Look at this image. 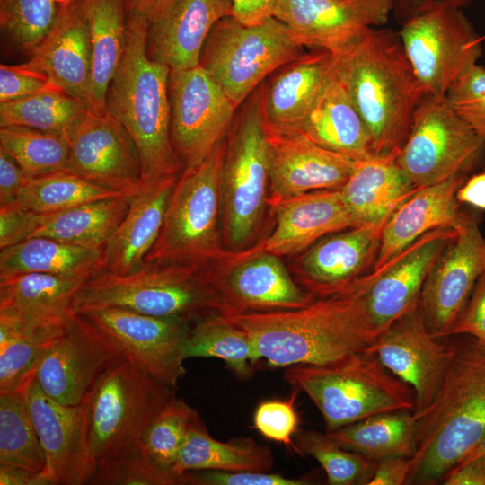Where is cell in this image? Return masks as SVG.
I'll return each instance as SVG.
<instances>
[{"instance_id":"6da1fadb","label":"cell","mask_w":485,"mask_h":485,"mask_svg":"<svg viewBox=\"0 0 485 485\" xmlns=\"http://www.w3.org/2000/svg\"><path fill=\"white\" fill-rule=\"evenodd\" d=\"M222 315L250 335L258 361L269 367L336 364L368 351L379 335L356 283L296 309Z\"/></svg>"},{"instance_id":"7a4b0ae2","label":"cell","mask_w":485,"mask_h":485,"mask_svg":"<svg viewBox=\"0 0 485 485\" xmlns=\"http://www.w3.org/2000/svg\"><path fill=\"white\" fill-rule=\"evenodd\" d=\"M337 76L372 140L374 155L400 150L425 93L392 31L372 27L339 54Z\"/></svg>"},{"instance_id":"3957f363","label":"cell","mask_w":485,"mask_h":485,"mask_svg":"<svg viewBox=\"0 0 485 485\" xmlns=\"http://www.w3.org/2000/svg\"><path fill=\"white\" fill-rule=\"evenodd\" d=\"M149 25L144 16L127 13L124 54L107 94V110L137 147L142 183L179 177L183 171L171 138V71L147 55Z\"/></svg>"},{"instance_id":"277c9868","label":"cell","mask_w":485,"mask_h":485,"mask_svg":"<svg viewBox=\"0 0 485 485\" xmlns=\"http://www.w3.org/2000/svg\"><path fill=\"white\" fill-rule=\"evenodd\" d=\"M485 435V346L461 348L428 410L419 418L408 483L444 480Z\"/></svg>"},{"instance_id":"5b68a950","label":"cell","mask_w":485,"mask_h":485,"mask_svg":"<svg viewBox=\"0 0 485 485\" xmlns=\"http://www.w3.org/2000/svg\"><path fill=\"white\" fill-rule=\"evenodd\" d=\"M214 264L144 261L127 274L102 271L79 289L74 313L114 306L189 323L222 314L224 305L213 283Z\"/></svg>"},{"instance_id":"8992f818","label":"cell","mask_w":485,"mask_h":485,"mask_svg":"<svg viewBox=\"0 0 485 485\" xmlns=\"http://www.w3.org/2000/svg\"><path fill=\"white\" fill-rule=\"evenodd\" d=\"M285 381L321 412L326 433L385 412L414 411L415 394L370 351L341 362L287 367Z\"/></svg>"},{"instance_id":"52a82bcc","label":"cell","mask_w":485,"mask_h":485,"mask_svg":"<svg viewBox=\"0 0 485 485\" xmlns=\"http://www.w3.org/2000/svg\"><path fill=\"white\" fill-rule=\"evenodd\" d=\"M261 91L247 101L226 137L221 172L222 231L228 255L251 247L269 207L272 147Z\"/></svg>"},{"instance_id":"ba28073f","label":"cell","mask_w":485,"mask_h":485,"mask_svg":"<svg viewBox=\"0 0 485 485\" xmlns=\"http://www.w3.org/2000/svg\"><path fill=\"white\" fill-rule=\"evenodd\" d=\"M226 137L199 164L183 169L159 236L145 261L217 263L227 256L222 231L221 172Z\"/></svg>"},{"instance_id":"9c48e42d","label":"cell","mask_w":485,"mask_h":485,"mask_svg":"<svg viewBox=\"0 0 485 485\" xmlns=\"http://www.w3.org/2000/svg\"><path fill=\"white\" fill-rule=\"evenodd\" d=\"M174 395V389L124 358L110 367L82 403L84 445L93 472L98 463L138 442Z\"/></svg>"},{"instance_id":"30bf717a","label":"cell","mask_w":485,"mask_h":485,"mask_svg":"<svg viewBox=\"0 0 485 485\" xmlns=\"http://www.w3.org/2000/svg\"><path fill=\"white\" fill-rule=\"evenodd\" d=\"M304 54V46L278 18L247 25L230 15L212 28L199 66L238 108L266 76Z\"/></svg>"},{"instance_id":"8fae6325","label":"cell","mask_w":485,"mask_h":485,"mask_svg":"<svg viewBox=\"0 0 485 485\" xmlns=\"http://www.w3.org/2000/svg\"><path fill=\"white\" fill-rule=\"evenodd\" d=\"M485 149L480 137L446 96L425 94L412 119L398 163L416 189L463 175Z\"/></svg>"},{"instance_id":"7c38bea8","label":"cell","mask_w":485,"mask_h":485,"mask_svg":"<svg viewBox=\"0 0 485 485\" xmlns=\"http://www.w3.org/2000/svg\"><path fill=\"white\" fill-rule=\"evenodd\" d=\"M399 37L425 94L445 96L482 54V39L463 8L445 1L403 22Z\"/></svg>"},{"instance_id":"4fadbf2b","label":"cell","mask_w":485,"mask_h":485,"mask_svg":"<svg viewBox=\"0 0 485 485\" xmlns=\"http://www.w3.org/2000/svg\"><path fill=\"white\" fill-rule=\"evenodd\" d=\"M77 313L143 374L172 389L177 387L186 373L185 341L191 323L114 306Z\"/></svg>"},{"instance_id":"5bb4252c","label":"cell","mask_w":485,"mask_h":485,"mask_svg":"<svg viewBox=\"0 0 485 485\" xmlns=\"http://www.w3.org/2000/svg\"><path fill=\"white\" fill-rule=\"evenodd\" d=\"M171 138L183 169L203 162L223 141L236 107L200 66L171 71Z\"/></svg>"},{"instance_id":"9a60e30c","label":"cell","mask_w":485,"mask_h":485,"mask_svg":"<svg viewBox=\"0 0 485 485\" xmlns=\"http://www.w3.org/2000/svg\"><path fill=\"white\" fill-rule=\"evenodd\" d=\"M485 272V237L477 220L464 214L431 268L419 296L425 323L437 339L450 336L476 283Z\"/></svg>"},{"instance_id":"2e32d148","label":"cell","mask_w":485,"mask_h":485,"mask_svg":"<svg viewBox=\"0 0 485 485\" xmlns=\"http://www.w3.org/2000/svg\"><path fill=\"white\" fill-rule=\"evenodd\" d=\"M456 349L429 331L419 302L383 331L368 351L411 387L413 413L419 418L435 400Z\"/></svg>"},{"instance_id":"e0dca14e","label":"cell","mask_w":485,"mask_h":485,"mask_svg":"<svg viewBox=\"0 0 485 485\" xmlns=\"http://www.w3.org/2000/svg\"><path fill=\"white\" fill-rule=\"evenodd\" d=\"M66 171L96 185L132 196L141 186L137 147L122 124L108 110H86L66 135Z\"/></svg>"},{"instance_id":"ac0fdd59","label":"cell","mask_w":485,"mask_h":485,"mask_svg":"<svg viewBox=\"0 0 485 485\" xmlns=\"http://www.w3.org/2000/svg\"><path fill=\"white\" fill-rule=\"evenodd\" d=\"M122 358L98 330L75 313L42 356L33 376L49 397L64 405L77 406L97 380Z\"/></svg>"},{"instance_id":"d6986e66","label":"cell","mask_w":485,"mask_h":485,"mask_svg":"<svg viewBox=\"0 0 485 485\" xmlns=\"http://www.w3.org/2000/svg\"><path fill=\"white\" fill-rule=\"evenodd\" d=\"M214 265L213 283L224 313L303 307L316 297L295 281L280 257L268 253L228 255Z\"/></svg>"},{"instance_id":"ffe728a7","label":"cell","mask_w":485,"mask_h":485,"mask_svg":"<svg viewBox=\"0 0 485 485\" xmlns=\"http://www.w3.org/2000/svg\"><path fill=\"white\" fill-rule=\"evenodd\" d=\"M456 235L452 228L432 230L401 251L381 269L356 284L365 300L370 322L380 334L419 302L424 282L445 245Z\"/></svg>"},{"instance_id":"44dd1931","label":"cell","mask_w":485,"mask_h":485,"mask_svg":"<svg viewBox=\"0 0 485 485\" xmlns=\"http://www.w3.org/2000/svg\"><path fill=\"white\" fill-rule=\"evenodd\" d=\"M392 10L393 0H278L274 17L304 47L340 54Z\"/></svg>"},{"instance_id":"7402d4cb","label":"cell","mask_w":485,"mask_h":485,"mask_svg":"<svg viewBox=\"0 0 485 485\" xmlns=\"http://www.w3.org/2000/svg\"><path fill=\"white\" fill-rule=\"evenodd\" d=\"M388 218L328 234L303 251L297 282L318 298L348 290L373 269Z\"/></svg>"},{"instance_id":"603a6c76","label":"cell","mask_w":485,"mask_h":485,"mask_svg":"<svg viewBox=\"0 0 485 485\" xmlns=\"http://www.w3.org/2000/svg\"><path fill=\"white\" fill-rule=\"evenodd\" d=\"M45 455L44 472L55 485H84L93 473L83 437V405L61 404L46 394L34 376L21 389Z\"/></svg>"},{"instance_id":"cb8c5ba5","label":"cell","mask_w":485,"mask_h":485,"mask_svg":"<svg viewBox=\"0 0 485 485\" xmlns=\"http://www.w3.org/2000/svg\"><path fill=\"white\" fill-rule=\"evenodd\" d=\"M268 133L272 147L269 207L310 191L341 190L353 172L356 161L301 133Z\"/></svg>"},{"instance_id":"d4e9b609","label":"cell","mask_w":485,"mask_h":485,"mask_svg":"<svg viewBox=\"0 0 485 485\" xmlns=\"http://www.w3.org/2000/svg\"><path fill=\"white\" fill-rule=\"evenodd\" d=\"M271 208L276 214L273 230L260 243L239 253L293 255L304 251L328 234L357 226L340 190L303 193Z\"/></svg>"},{"instance_id":"484cf974","label":"cell","mask_w":485,"mask_h":485,"mask_svg":"<svg viewBox=\"0 0 485 485\" xmlns=\"http://www.w3.org/2000/svg\"><path fill=\"white\" fill-rule=\"evenodd\" d=\"M339 54L320 49L282 66L261 91L266 128L277 134L299 133L319 96L335 75Z\"/></svg>"},{"instance_id":"4316f807","label":"cell","mask_w":485,"mask_h":485,"mask_svg":"<svg viewBox=\"0 0 485 485\" xmlns=\"http://www.w3.org/2000/svg\"><path fill=\"white\" fill-rule=\"evenodd\" d=\"M232 9V0H176L149 25L148 57L170 71L198 66L212 28Z\"/></svg>"},{"instance_id":"83f0119b","label":"cell","mask_w":485,"mask_h":485,"mask_svg":"<svg viewBox=\"0 0 485 485\" xmlns=\"http://www.w3.org/2000/svg\"><path fill=\"white\" fill-rule=\"evenodd\" d=\"M30 56L26 66L45 74L56 86L87 104L92 54L82 0L59 5L55 24Z\"/></svg>"},{"instance_id":"f1b7e54d","label":"cell","mask_w":485,"mask_h":485,"mask_svg":"<svg viewBox=\"0 0 485 485\" xmlns=\"http://www.w3.org/2000/svg\"><path fill=\"white\" fill-rule=\"evenodd\" d=\"M463 175L419 188L388 217L371 271L377 270L423 234L439 228L460 226L464 213L458 208L456 192Z\"/></svg>"},{"instance_id":"f546056e","label":"cell","mask_w":485,"mask_h":485,"mask_svg":"<svg viewBox=\"0 0 485 485\" xmlns=\"http://www.w3.org/2000/svg\"><path fill=\"white\" fill-rule=\"evenodd\" d=\"M177 179L142 183L129 196L125 217L102 249L104 271L127 274L145 261L159 236Z\"/></svg>"},{"instance_id":"4dcf8cb0","label":"cell","mask_w":485,"mask_h":485,"mask_svg":"<svg viewBox=\"0 0 485 485\" xmlns=\"http://www.w3.org/2000/svg\"><path fill=\"white\" fill-rule=\"evenodd\" d=\"M85 279L28 272L0 277V319L17 327L67 322Z\"/></svg>"},{"instance_id":"1f68e13d","label":"cell","mask_w":485,"mask_h":485,"mask_svg":"<svg viewBox=\"0 0 485 485\" xmlns=\"http://www.w3.org/2000/svg\"><path fill=\"white\" fill-rule=\"evenodd\" d=\"M400 150L356 162L340 190L357 226L388 218L418 190L398 163Z\"/></svg>"},{"instance_id":"d6a6232c","label":"cell","mask_w":485,"mask_h":485,"mask_svg":"<svg viewBox=\"0 0 485 485\" xmlns=\"http://www.w3.org/2000/svg\"><path fill=\"white\" fill-rule=\"evenodd\" d=\"M299 133L320 146L356 162L374 155L368 130L337 76V70Z\"/></svg>"},{"instance_id":"836d02e7","label":"cell","mask_w":485,"mask_h":485,"mask_svg":"<svg viewBox=\"0 0 485 485\" xmlns=\"http://www.w3.org/2000/svg\"><path fill=\"white\" fill-rule=\"evenodd\" d=\"M129 196L92 201L57 212L31 213L25 239L47 237L102 250L125 217Z\"/></svg>"},{"instance_id":"e575fe53","label":"cell","mask_w":485,"mask_h":485,"mask_svg":"<svg viewBox=\"0 0 485 485\" xmlns=\"http://www.w3.org/2000/svg\"><path fill=\"white\" fill-rule=\"evenodd\" d=\"M82 3L92 54L87 105L90 110L102 114L107 111L108 90L124 54L127 9L123 0H82Z\"/></svg>"},{"instance_id":"d590c367","label":"cell","mask_w":485,"mask_h":485,"mask_svg":"<svg viewBox=\"0 0 485 485\" xmlns=\"http://www.w3.org/2000/svg\"><path fill=\"white\" fill-rule=\"evenodd\" d=\"M102 271V250L47 237L28 238L0 251V277L38 272L88 280Z\"/></svg>"},{"instance_id":"8d00e7d4","label":"cell","mask_w":485,"mask_h":485,"mask_svg":"<svg viewBox=\"0 0 485 485\" xmlns=\"http://www.w3.org/2000/svg\"><path fill=\"white\" fill-rule=\"evenodd\" d=\"M418 421L413 411L385 412L326 434L340 446L374 462L411 457L416 452Z\"/></svg>"},{"instance_id":"74e56055","label":"cell","mask_w":485,"mask_h":485,"mask_svg":"<svg viewBox=\"0 0 485 485\" xmlns=\"http://www.w3.org/2000/svg\"><path fill=\"white\" fill-rule=\"evenodd\" d=\"M272 465L269 448L249 438L218 441L207 433L202 423L189 432L172 473L179 484L180 476L189 471L269 472Z\"/></svg>"},{"instance_id":"f35d334b","label":"cell","mask_w":485,"mask_h":485,"mask_svg":"<svg viewBox=\"0 0 485 485\" xmlns=\"http://www.w3.org/2000/svg\"><path fill=\"white\" fill-rule=\"evenodd\" d=\"M186 359L217 358L240 377H247L258 361L250 335L222 314L191 323L185 341Z\"/></svg>"},{"instance_id":"ab89813d","label":"cell","mask_w":485,"mask_h":485,"mask_svg":"<svg viewBox=\"0 0 485 485\" xmlns=\"http://www.w3.org/2000/svg\"><path fill=\"white\" fill-rule=\"evenodd\" d=\"M72 320L25 328L0 324V392L22 388L33 376L42 356Z\"/></svg>"},{"instance_id":"60d3db41","label":"cell","mask_w":485,"mask_h":485,"mask_svg":"<svg viewBox=\"0 0 485 485\" xmlns=\"http://www.w3.org/2000/svg\"><path fill=\"white\" fill-rule=\"evenodd\" d=\"M88 109L85 102L54 87L0 102V127L21 126L66 136Z\"/></svg>"},{"instance_id":"b9f144b4","label":"cell","mask_w":485,"mask_h":485,"mask_svg":"<svg viewBox=\"0 0 485 485\" xmlns=\"http://www.w3.org/2000/svg\"><path fill=\"white\" fill-rule=\"evenodd\" d=\"M120 196L126 195L61 171L30 177L13 203L31 213L44 214Z\"/></svg>"},{"instance_id":"7bdbcfd3","label":"cell","mask_w":485,"mask_h":485,"mask_svg":"<svg viewBox=\"0 0 485 485\" xmlns=\"http://www.w3.org/2000/svg\"><path fill=\"white\" fill-rule=\"evenodd\" d=\"M0 463L45 470L44 452L22 390L0 392Z\"/></svg>"},{"instance_id":"ee69618b","label":"cell","mask_w":485,"mask_h":485,"mask_svg":"<svg viewBox=\"0 0 485 485\" xmlns=\"http://www.w3.org/2000/svg\"><path fill=\"white\" fill-rule=\"evenodd\" d=\"M0 150L31 177L67 169L69 146L65 135L21 126L0 127Z\"/></svg>"},{"instance_id":"f6af8a7d","label":"cell","mask_w":485,"mask_h":485,"mask_svg":"<svg viewBox=\"0 0 485 485\" xmlns=\"http://www.w3.org/2000/svg\"><path fill=\"white\" fill-rule=\"evenodd\" d=\"M202 424L198 411L185 401L172 397L139 439L144 452L163 472L177 480L172 473L181 449L190 429Z\"/></svg>"},{"instance_id":"bcb514c9","label":"cell","mask_w":485,"mask_h":485,"mask_svg":"<svg viewBox=\"0 0 485 485\" xmlns=\"http://www.w3.org/2000/svg\"><path fill=\"white\" fill-rule=\"evenodd\" d=\"M295 437L301 454L312 456L321 464L329 484H366L369 480L375 462L340 446L326 433L298 430Z\"/></svg>"},{"instance_id":"7dc6e473","label":"cell","mask_w":485,"mask_h":485,"mask_svg":"<svg viewBox=\"0 0 485 485\" xmlns=\"http://www.w3.org/2000/svg\"><path fill=\"white\" fill-rule=\"evenodd\" d=\"M54 0H0V26L23 52L31 55L56 22Z\"/></svg>"},{"instance_id":"c3c4849f","label":"cell","mask_w":485,"mask_h":485,"mask_svg":"<svg viewBox=\"0 0 485 485\" xmlns=\"http://www.w3.org/2000/svg\"><path fill=\"white\" fill-rule=\"evenodd\" d=\"M95 485H175L161 471L138 442L98 463L88 481Z\"/></svg>"},{"instance_id":"681fc988","label":"cell","mask_w":485,"mask_h":485,"mask_svg":"<svg viewBox=\"0 0 485 485\" xmlns=\"http://www.w3.org/2000/svg\"><path fill=\"white\" fill-rule=\"evenodd\" d=\"M445 96L455 112L485 140V67L472 66L451 84Z\"/></svg>"},{"instance_id":"f907efd6","label":"cell","mask_w":485,"mask_h":485,"mask_svg":"<svg viewBox=\"0 0 485 485\" xmlns=\"http://www.w3.org/2000/svg\"><path fill=\"white\" fill-rule=\"evenodd\" d=\"M298 391L288 400H269L260 402L254 411L253 425L258 432L286 447L301 454L293 438L298 432L299 416L295 407Z\"/></svg>"},{"instance_id":"816d5d0a","label":"cell","mask_w":485,"mask_h":485,"mask_svg":"<svg viewBox=\"0 0 485 485\" xmlns=\"http://www.w3.org/2000/svg\"><path fill=\"white\" fill-rule=\"evenodd\" d=\"M306 479H291L278 473L254 471H189L179 478V484L191 485H307Z\"/></svg>"},{"instance_id":"f5cc1de1","label":"cell","mask_w":485,"mask_h":485,"mask_svg":"<svg viewBox=\"0 0 485 485\" xmlns=\"http://www.w3.org/2000/svg\"><path fill=\"white\" fill-rule=\"evenodd\" d=\"M54 87L57 86L45 74L24 64L0 65V102L22 99Z\"/></svg>"},{"instance_id":"db71d44e","label":"cell","mask_w":485,"mask_h":485,"mask_svg":"<svg viewBox=\"0 0 485 485\" xmlns=\"http://www.w3.org/2000/svg\"><path fill=\"white\" fill-rule=\"evenodd\" d=\"M455 334H469L485 346V272L452 328L450 336Z\"/></svg>"},{"instance_id":"11a10c76","label":"cell","mask_w":485,"mask_h":485,"mask_svg":"<svg viewBox=\"0 0 485 485\" xmlns=\"http://www.w3.org/2000/svg\"><path fill=\"white\" fill-rule=\"evenodd\" d=\"M31 215L13 203L0 206V249L24 240Z\"/></svg>"},{"instance_id":"9f6ffc18","label":"cell","mask_w":485,"mask_h":485,"mask_svg":"<svg viewBox=\"0 0 485 485\" xmlns=\"http://www.w3.org/2000/svg\"><path fill=\"white\" fill-rule=\"evenodd\" d=\"M30 177L12 157L0 150V206L14 202Z\"/></svg>"},{"instance_id":"6f0895ef","label":"cell","mask_w":485,"mask_h":485,"mask_svg":"<svg viewBox=\"0 0 485 485\" xmlns=\"http://www.w3.org/2000/svg\"><path fill=\"white\" fill-rule=\"evenodd\" d=\"M410 457L395 456L375 462L366 485H401L408 483Z\"/></svg>"},{"instance_id":"680465c9","label":"cell","mask_w":485,"mask_h":485,"mask_svg":"<svg viewBox=\"0 0 485 485\" xmlns=\"http://www.w3.org/2000/svg\"><path fill=\"white\" fill-rule=\"evenodd\" d=\"M232 15L247 25L258 24L274 16L278 0H232Z\"/></svg>"},{"instance_id":"91938a15","label":"cell","mask_w":485,"mask_h":485,"mask_svg":"<svg viewBox=\"0 0 485 485\" xmlns=\"http://www.w3.org/2000/svg\"><path fill=\"white\" fill-rule=\"evenodd\" d=\"M445 485H485V454L461 463L444 479Z\"/></svg>"},{"instance_id":"94428289","label":"cell","mask_w":485,"mask_h":485,"mask_svg":"<svg viewBox=\"0 0 485 485\" xmlns=\"http://www.w3.org/2000/svg\"><path fill=\"white\" fill-rule=\"evenodd\" d=\"M1 485H55L45 472H34L30 469L0 463Z\"/></svg>"},{"instance_id":"6125c7cd","label":"cell","mask_w":485,"mask_h":485,"mask_svg":"<svg viewBox=\"0 0 485 485\" xmlns=\"http://www.w3.org/2000/svg\"><path fill=\"white\" fill-rule=\"evenodd\" d=\"M458 202L485 210V172L471 177L456 192Z\"/></svg>"},{"instance_id":"be15d7a7","label":"cell","mask_w":485,"mask_h":485,"mask_svg":"<svg viewBox=\"0 0 485 485\" xmlns=\"http://www.w3.org/2000/svg\"><path fill=\"white\" fill-rule=\"evenodd\" d=\"M127 13L144 16L149 23L157 20L176 0H123Z\"/></svg>"},{"instance_id":"e7e4bbea","label":"cell","mask_w":485,"mask_h":485,"mask_svg":"<svg viewBox=\"0 0 485 485\" xmlns=\"http://www.w3.org/2000/svg\"><path fill=\"white\" fill-rule=\"evenodd\" d=\"M440 1L448 2L460 8H464L473 2V0H393L392 11H395L405 22Z\"/></svg>"},{"instance_id":"03108f58","label":"cell","mask_w":485,"mask_h":485,"mask_svg":"<svg viewBox=\"0 0 485 485\" xmlns=\"http://www.w3.org/2000/svg\"><path fill=\"white\" fill-rule=\"evenodd\" d=\"M482 454H485V435L483 436L480 443L476 445V447L461 463L472 460Z\"/></svg>"},{"instance_id":"003e7915","label":"cell","mask_w":485,"mask_h":485,"mask_svg":"<svg viewBox=\"0 0 485 485\" xmlns=\"http://www.w3.org/2000/svg\"><path fill=\"white\" fill-rule=\"evenodd\" d=\"M58 5L67 4L75 0H54Z\"/></svg>"}]
</instances>
